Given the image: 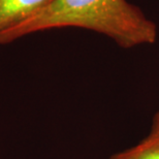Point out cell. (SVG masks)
Listing matches in <instances>:
<instances>
[{
  "label": "cell",
  "instance_id": "2",
  "mask_svg": "<svg viewBox=\"0 0 159 159\" xmlns=\"http://www.w3.org/2000/svg\"><path fill=\"white\" fill-rule=\"evenodd\" d=\"M51 0H0V34L18 26L43 8Z\"/></svg>",
  "mask_w": 159,
  "mask_h": 159
},
{
  "label": "cell",
  "instance_id": "1",
  "mask_svg": "<svg viewBox=\"0 0 159 159\" xmlns=\"http://www.w3.org/2000/svg\"><path fill=\"white\" fill-rule=\"evenodd\" d=\"M68 27L103 34L123 49L153 44L158 36L156 24L127 0H51L34 16L0 34V44Z\"/></svg>",
  "mask_w": 159,
  "mask_h": 159
},
{
  "label": "cell",
  "instance_id": "3",
  "mask_svg": "<svg viewBox=\"0 0 159 159\" xmlns=\"http://www.w3.org/2000/svg\"><path fill=\"white\" fill-rule=\"evenodd\" d=\"M109 159H159V110L152 118L147 135L132 147L112 154Z\"/></svg>",
  "mask_w": 159,
  "mask_h": 159
}]
</instances>
